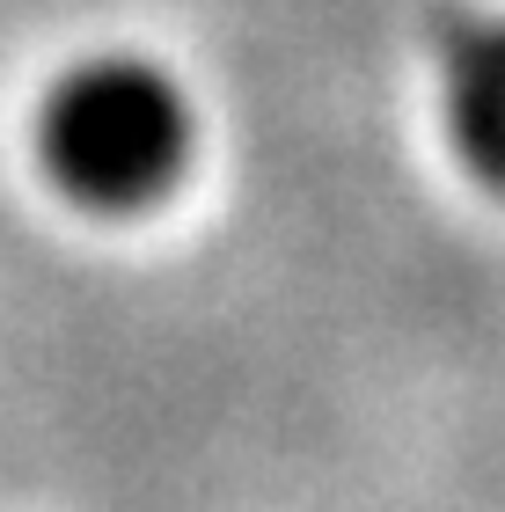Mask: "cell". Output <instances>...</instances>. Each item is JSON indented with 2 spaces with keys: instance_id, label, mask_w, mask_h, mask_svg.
Here are the masks:
<instances>
[{
  "instance_id": "2",
  "label": "cell",
  "mask_w": 505,
  "mask_h": 512,
  "mask_svg": "<svg viewBox=\"0 0 505 512\" xmlns=\"http://www.w3.org/2000/svg\"><path fill=\"white\" fill-rule=\"evenodd\" d=\"M447 132L476 176L505 191V15L476 22L447 52Z\"/></svg>"
},
{
  "instance_id": "1",
  "label": "cell",
  "mask_w": 505,
  "mask_h": 512,
  "mask_svg": "<svg viewBox=\"0 0 505 512\" xmlns=\"http://www.w3.org/2000/svg\"><path fill=\"white\" fill-rule=\"evenodd\" d=\"M191 96L147 52H88L37 110L44 176L88 213H140L191 161Z\"/></svg>"
}]
</instances>
